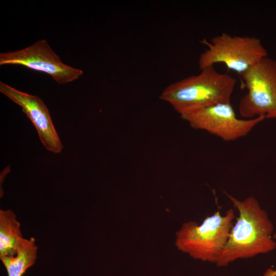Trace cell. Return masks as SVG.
Listing matches in <instances>:
<instances>
[{
  "label": "cell",
  "instance_id": "ba28073f",
  "mask_svg": "<svg viewBox=\"0 0 276 276\" xmlns=\"http://www.w3.org/2000/svg\"><path fill=\"white\" fill-rule=\"evenodd\" d=\"M0 91L21 107L36 128L44 147L52 152L60 153L63 146L43 101L36 96L21 91L2 81L0 82Z\"/></svg>",
  "mask_w": 276,
  "mask_h": 276
},
{
  "label": "cell",
  "instance_id": "6da1fadb",
  "mask_svg": "<svg viewBox=\"0 0 276 276\" xmlns=\"http://www.w3.org/2000/svg\"><path fill=\"white\" fill-rule=\"evenodd\" d=\"M225 194L239 216L216 265L225 267L236 260L252 258L275 249L276 242L271 236L273 224L258 200L248 196L240 200Z\"/></svg>",
  "mask_w": 276,
  "mask_h": 276
},
{
  "label": "cell",
  "instance_id": "30bf717a",
  "mask_svg": "<svg viewBox=\"0 0 276 276\" xmlns=\"http://www.w3.org/2000/svg\"><path fill=\"white\" fill-rule=\"evenodd\" d=\"M38 247L33 237L24 238L14 256L0 258L8 276H22L35 263Z\"/></svg>",
  "mask_w": 276,
  "mask_h": 276
},
{
  "label": "cell",
  "instance_id": "9c48e42d",
  "mask_svg": "<svg viewBox=\"0 0 276 276\" xmlns=\"http://www.w3.org/2000/svg\"><path fill=\"white\" fill-rule=\"evenodd\" d=\"M24 238L15 214L0 210V258L15 255Z\"/></svg>",
  "mask_w": 276,
  "mask_h": 276
},
{
  "label": "cell",
  "instance_id": "52a82bcc",
  "mask_svg": "<svg viewBox=\"0 0 276 276\" xmlns=\"http://www.w3.org/2000/svg\"><path fill=\"white\" fill-rule=\"evenodd\" d=\"M19 65L48 74L59 84L72 82L83 71L63 63L45 39L23 49L0 53V65Z\"/></svg>",
  "mask_w": 276,
  "mask_h": 276
},
{
  "label": "cell",
  "instance_id": "7a4b0ae2",
  "mask_svg": "<svg viewBox=\"0 0 276 276\" xmlns=\"http://www.w3.org/2000/svg\"><path fill=\"white\" fill-rule=\"evenodd\" d=\"M201 71L197 75L170 84L160 96L180 116L214 104L230 102L236 79L219 73L214 65Z\"/></svg>",
  "mask_w": 276,
  "mask_h": 276
},
{
  "label": "cell",
  "instance_id": "8fae6325",
  "mask_svg": "<svg viewBox=\"0 0 276 276\" xmlns=\"http://www.w3.org/2000/svg\"><path fill=\"white\" fill-rule=\"evenodd\" d=\"M272 238L276 240V233L273 235ZM264 276H276V270H273L271 269H269L265 273Z\"/></svg>",
  "mask_w": 276,
  "mask_h": 276
},
{
  "label": "cell",
  "instance_id": "277c9868",
  "mask_svg": "<svg viewBox=\"0 0 276 276\" xmlns=\"http://www.w3.org/2000/svg\"><path fill=\"white\" fill-rule=\"evenodd\" d=\"M203 43L208 48L200 55V70L223 63L240 76L267 57V52L261 40L255 37L232 36L222 33Z\"/></svg>",
  "mask_w": 276,
  "mask_h": 276
},
{
  "label": "cell",
  "instance_id": "8992f818",
  "mask_svg": "<svg viewBox=\"0 0 276 276\" xmlns=\"http://www.w3.org/2000/svg\"><path fill=\"white\" fill-rule=\"evenodd\" d=\"M180 117L196 129L205 130L225 141H233L246 135L265 118L249 119L237 117L231 102L214 104L185 113Z\"/></svg>",
  "mask_w": 276,
  "mask_h": 276
},
{
  "label": "cell",
  "instance_id": "3957f363",
  "mask_svg": "<svg viewBox=\"0 0 276 276\" xmlns=\"http://www.w3.org/2000/svg\"><path fill=\"white\" fill-rule=\"evenodd\" d=\"M235 218L234 211L230 209L224 215L215 212L200 225L194 221L186 222L176 233L175 246L194 259L216 264L227 242Z\"/></svg>",
  "mask_w": 276,
  "mask_h": 276
},
{
  "label": "cell",
  "instance_id": "5b68a950",
  "mask_svg": "<svg viewBox=\"0 0 276 276\" xmlns=\"http://www.w3.org/2000/svg\"><path fill=\"white\" fill-rule=\"evenodd\" d=\"M240 76L247 91L240 100L239 114L276 119V61L265 57Z\"/></svg>",
  "mask_w": 276,
  "mask_h": 276
}]
</instances>
